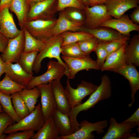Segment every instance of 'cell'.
Instances as JSON below:
<instances>
[{
	"instance_id": "7a4b0ae2",
	"label": "cell",
	"mask_w": 139,
	"mask_h": 139,
	"mask_svg": "<svg viewBox=\"0 0 139 139\" xmlns=\"http://www.w3.org/2000/svg\"><path fill=\"white\" fill-rule=\"evenodd\" d=\"M63 41V38L60 34L52 37L44 42L43 48L37 54L34 63L33 70L35 73H38L40 71L41 62L44 58H55L65 67L66 70V75L67 76L68 71V68L60 57Z\"/></svg>"
},
{
	"instance_id": "8992f818",
	"label": "cell",
	"mask_w": 139,
	"mask_h": 139,
	"mask_svg": "<svg viewBox=\"0 0 139 139\" xmlns=\"http://www.w3.org/2000/svg\"><path fill=\"white\" fill-rule=\"evenodd\" d=\"M66 83L65 89V93L71 108L81 103L82 100L93 93L98 86L91 83L82 80L81 83L77 85V88L74 89L71 86L68 78Z\"/></svg>"
},
{
	"instance_id": "44dd1931",
	"label": "cell",
	"mask_w": 139,
	"mask_h": 139,
	"mask_svg": "<svg viewBox=\"0 0 139 139\" xmlns=\"http://www.w3.org/2000/svg\"><path fill=\"white\" fill-rule=\"evenodd\" d=\"M81 31L90 33L98 41L106 42L125 37L114 29L106 27H99L94 29H89L82 26L80 31Z\"/></svg>"
},
{
	"instance_id": "603a6c76",
	"label": "cell",
	"mask_w": 139,
	"mask_h": 139,
	"mask_svg": "<svg viewBox=\"0 0 139 139\" xmlns=\"http://www.w3.org/2000/svg\"><path fill=\"white\" fill-rule=\"evenodd\" d=\"M52 117L60 137L70 135L74 132L69 116L62 113L57 109Z\"/></svg>"
},
{
	"instance_id": "ee69618b",
	"label": "cell",
	"mask_w": 139,
	"mask_h": 139,
	"mask_svg": "<svg viewBox=\"0 0 139 139\" xmlns=\"http://www.w3.org/2000/svg\"><path fill=\"white\" fill-rule=\"evenodd\" d=\"M131 20L135 23L139 24V6L135 8L130 15Z\"/></svg>"
},
{
	"instance_id": "1f68e13d",
	"label": "cell",
	"mask_w": 139,
	"mask_h": 139,
	"mask_svg": "<svg viewBox=\"0 0 139 139\" xmlns=\"http://www.w3.org/2000/svg\"><path fill=\"white\" fill-rule=\"evenodd\" d=\"M11 96L14 108L21 119L30 114L27 106L18 92L12 94Z\"/></svg>"
},
{
	"instance_id": "f546056e",
	"label": "cell",
	"mask_w": 139,
	"mask_h": 139,
	"mask_svg": "<svg viewBox=\"0 0 139 139\" xmlns=\"http://www.w3.org/2000/svg\"><path fill=\"white\" fill-rule=\"evenodd\" d=\"M23 30L25 36V43L23 52H29L38 51L39 52L44 46V42L38 40L32 36L26 28L24 27Z\"/></svg>"
},
{
	"instance_id": "484cf974",
	"label": "cell",
	"mask_w": 139,
	"mask_h": 139,
	"mask_svg": "<svg viewBox=\"0 0 139 139\" xmlns=\"http://www.w3.org/2000/svg\"><path fill=\"white\" fill-rule=\"evenodd\" d=\"M125 54L127 64L139 66V34L133 36L125 48Z\"/></svg>"
},
{
	"instance_id": "bcb514c9",
	"label": "cell",
	"mask_w": 139,
	"mask_h": 139,
	"mask_svg": "<svg viewBox=\"0 0 139 139\" xmlns=\"http://www.w3.org/2000/svg\"><path fill=\"white\" fill-rule=\"evenodd\" d=\"M108 0H89V6H92L98 5L105 4Z\"/></svg>"
},
{
	"instance_id": "277c9868",
	"label": "cell",
	"mask_w": 139,
	"mask_h": 139,
	"mask_svg": "<svg viewBox=\"0 0 139 139\" xmlns=\"http://www.w3.org/2000/svg\"><path fill=\"white\" fill-rule=\"evenodd\" d=\"M47 68L46 71L43 74L33 76L25 88L30 89L40 84L48 83L54 80H60L66 75L65 67L58 61L50 60L47 64Z\"/></svg>"
},
{
	"instance_id": "4fadbf2b",
	"label": "cell",
	"mask_w": 139,
	"mask_h": 139,
	"mask_svg": "<svg viewBox=\"0 0 139 139\" xmlns=\"http://www.w3.org/2000/svg\"><path fill=\"white\" fill-rule=\"evenodd\" d=\"M100 27H106L114 29L123 36L129 37L133 31H139V26L134 23L129 16L124 14L117 19H109L102 23Z\"/></svg>"
},
{
	"instance_id": "ba28073f",
	"label": "cell",
	"mask_w": 139,
	"mask_h": 139,
	"mask_svg": "<svg viewBox=\"0 0 139 139\" xmlns=\"http://www.w3.org/2000/svg\"><path fill=\"white\" fill-rule=\"evenodd\" d=\"M82 10L85 16V22L83 26L88 29L97 28L104 22L112 18L105 4L91 7L85 6Z\"/></svg>"
},
{
	"instance_id": "6da1fadb",
	"label": "cell",
	"mask_w": 139,
	"mask_h": 139,
	"mask_svg": "<svg viewBox=\"0 0 139 139\" xmlns=\"http://www.w3.org/2000/svg\"><path fill=\"white\" fill-rule=\"evenodd\" d=\"M101 79L100 85L86 101L71 108L69 116L73 126L76 127L79 125L77 117L79 112L94 107L100 101L107 99L111 96V84L109 77L105 75L102 77Z\"/></svg>"
},
{
	"instance_id": "3957f363",
	"label": "cell",
	"mask_w": 139,
	"mask_h": 139,
	"mask_svg": "<svg viewBox=\"0 0 139 139\" xmlns=\"http://www.w3.org/2000/svg\"><path fill=\"white\" fill-rule=\"evenodd\" d=\"M44 122L41 105L39 103L29 115L17 123L9 125L4 133L9 134L15 132L27 130L38 131L42 127Z\"/></svg>"
},
{
	"instance_id": "f5cc1de1",
	"label": "cell",
	"mask_w": 139,
	"mask_h": 139,
	"mask_svg": "<svg viewBox=\"0 0 139 139\" xmlns=\"http://www.w3.org/2000/svg\"><path fill=\"white\" fill-rule=\"evenodd\" d=\"M3 110L2 108V106L0 103V112H3Z\"/></svg>"
},
{
	"instance_id": "ac0fdd59",
	"label": "cell",
	"mask_w": 139,
	"mask_h": 139,
	"mask_svg": "<svg viewBox=\"0 0 139 139\" xmlns=\"http://www.w3.org/2000/svg\"><path fill=\"white\" fill-rule=\"evenodd\" d=\"M51 83L57 109L62 113L69 116L71 108L60 80H54Z\"/></svg>"
},
{
	"instance_id": "c3c4849f",
	"label": "cell",
	"mask_w": 139,
	"mask_h": 139,
	"mask_svg": "<svg viewBox=\"0 0 139 139\" xmlns=\"http://www.w3.org/2000/svg\"><path fill=\"white\" fill-rule=\"evenodd\" d=\"M139 137H137L135 133L128 134L126 135L124 139H139Z\"/></svg>"
},
{
	"instance_id": "7bdbcfd3",
	"label": "cell",
	"mask_w": 139,
	"mask_h": 139,
	"mask_svg": "<svg viewBox=\"0 0 139 139\" xmlns=\"http://www.w3.org/2000/svg\"><path fill=\"white\" fill-rule=\"evenodd\" d=\"M9 38L0 32V52L3 53L7 45Z\"/></svg>"
},
{
	"instance_id": "f1b7e54d",
	"label": "cell",
	"mask_w": 139,
	"mask_h": 139,
	"mask_svg": "<svg viewBox=\"0 0 139 139\" xmlns=\"http://www.w3.org/2000/svg\"><path fill=\"white\" fill-rule=\"evenodd\" d=\"M38 53V51L29 52L23 51L21 54L17 63L27 73L33 75L34 63Z\"/></svg>"
},
{
	"instance_id": "7402d4cb",
	"label": "cell",
	"mask_w": 139,
	"mask_h": 139,
	"mask_svg": "<svg viewBox=\"0 0 139 139\" xmlns=\"http://www.w3.org/2000/svg\"><path fill=\"white\" fill-rule=\"evenodd\" d=\"M83 25L74 22L68 18L62 12H59L58 18L53 28V36L68 31H80Z\"/></svg>"
},
{
	"instance_id": "60d3db41",
	"label": "cell",
	"mask_w": 139,
	"mask_h": 139,
	"mask_svg": "<svg viewBox=\"0 0 139 139\" xmlns=\"http://www.w3.org/2000/svg\"><path fill=\"white\" fill-rule=\"evenodd\" d=\"M34 131L33 130L16 131L11 133L7 136L6 139H29L33 135Z\"/></svg>"
},
{
	"instance_id": "74e56055",
	"label": "cell",
	"mask_w": 139,
	"mask_h": 139,
	"mask_svg": "<svg viewBox=\"0 0 139 139\" xmlns=\"http://www.w3.org/2000/svg\"><path fill=\"white\" fill-rule=\"evenodd\" d=\"M57 10L60 12L69 7H74L82 10L84 5L80 0H57Z\"/></svg>"
},
{
	"instance_id": "cb8c5ba5",
	"label": "cell",
	"mask_w": 139,
	"mask_h": 139,
	"mask_svg": "<svg viewBox=\"0 0 139 139\" xmlns=\"http://www.w3.org/2000/svg\"><path fill=\"white\" fill-rule=\"evenodd\" d=\"M30 8V3L29 0H12L9 9L16 15L21 29L23 28L27 22Z\"/></svg>"
},
{
	"instance_id": "f6af8a7d",
	"label": "cell",
	"mask_w": 139,
	"mask_h": 139,
	"mask_svg": "<svg viewBox=\"0 0 139 139\" xmlns=\"http://www.w3.org/2000/svg\"><path fill=\"white\" fill-rule=\"evenodd\" d=\"M12 0H1L0 2V11L3 9L10 7Z\"/></svg>"
},
{
	"instance_id": "e0dca14e",
	"label": "cell",
	"mask_w": 139,
	"mask_h": 139,
	"mask_svg": "<svg viewBox=\"0 0 139 139\" xmlns=\"http://www.w3.org/2000/svg\"><path fill=\"white\" fill-rule=\"evenodd\" d=\"M110 126L102 139H124L128 134L132 132L135 126L132 123H117L113 118H110Z\"/></svg>"
},
{
	"instance_id": "836d02e7",
	"label": "cell",
	"mask_w": 139,
	"mask_h": 139,
	"mask_svg": "<svg viewBox=\"0 0 139 139\" xmlns=\"http://www.w3.org/2000/svg\"><path fill=\"white\" fill-rule=\"evenodd\" d=\"M61 11L69 20L83 26L84 25L85 16L82 10L74 7H69Z\"/></svg>"
},
{
	"instance_id": "9c48e42d",
	"label": "cell",
	"mask_w": 139,
	"mask_h": 139,
	"mask_svg": "<svg viewBox=\"0 0 139 139\" xmlns=\"http://www.w3.org/2000/svg\"><path fill=\"white\" fill-rule=\"evenodd\" d=\"M81 126L78 131L70 135L60 137V139H93L95 135L92 133L96 131L97 134H101L104 132V129L108 126L106 120L95 123L90 122L86 120L82 121Z\"/></svg>"
},
{
	"instance_id": "8d00e7d4",
	"label": "cell",
	"mask_w": 139,
	"mask_h": 139,
	"mask_svg": "<svg viewBox=\"0 0 139 139\" xmlns=\"http://www.w3.org/2000/svg\"><path fill=\"white\" fill-rule=\"evenodd\" d=\"M129 38L126 37L107 42L106 48L108 53V56L112 53L120 49L124 45L127 44Z\"/></svg>"
},
{
	"instance_id": "83f0119b",
	"label": "cell",
	"mask_w": 139,
	"mask_h": 139,
	"mask_svg": "<svg viewBox=\"0 0 139 139\" xmlns=\"http://www.w3.org/2000/svg\"><path fill=\"white\" fill-rule=\"evenodd\" d=\"M25 88L13 81L6 74L3 79L0 81V92L7 95L19 92Z\"/></svg>"
},
{
	"instance_id": "52a82bcc",
	"label": "cell",
	"mask_w": 139,
	"mask_h": 139,
	"mask_svg": "<svg viewBox=\"0 0 139 139\" xmlns=\"http://www.w3.org/2000/svg\"><path fill=\"white\" fill-rule=\"evenodd\" d=\"M56 21L55 18L33 20L27 22L24 27L33 37L44 42L53 36V30Z\"/></svg>"
},
{
	"instance_id": "b9f144b4",
	"label": "cell",
	"mask_w": 139,
	"mask_h": 139,
	"mask_svg": "<svg viewBox=\"0 0 139 139\" xmlns=\"http://www.w3.org/2000/svg\"><path fill=\"white\" fill-rule=\"evenodd\" d=\"M130 122L133 124L135 126L139 125V108H138L135 112L129 118L122 122L126 123Z\"/></svg>"
},
{
	"instance_id": "ab89813d",
	"label": "cell",
	"mask_w": 139,
	"mask_h": 139,
	"mask_svg": "<svg viewBox=\"0 0 139 139\" xmlns=\"http://www.w3.org/2000/svg\"><path fill=\"white\" fill-rule=\"evenodd\" d=\"M12 118L3 111L0 112V135L4 133L5 130L10 125L15 123Z\"/></svg>"
},
{
	"instance_id": "db71d44e",
	"label": "cell",
	"mask_w": 139,
	"mask_h": 139,
	"mask_svg": "<svg viewBox=\"0 0 139 139\" xmlns=\"http://www.w3.org/2000/svg\"><path fill=\"white\" fill-rule=\"evenodd\" d=\"M1 0H0V2H1Z\"/></svg>"
},
{
	"instance_id": "7c38bea8",
	"label": "cell",
	"mask_w": 139,
	"mask_h": 139,
	"mask_svg": "<svg viewBox=\"0 0 139 139\" xmlns=\"http://www.w3.org/2000/svg\"><path fill=\"white\" fill-rule=\"evenodd\" d=\"M39 90L41 97L42 112L44 121L52 117L57 109L51 83L37 86Z\"/></svg>"
},
{
	"instance_id": "30bf717a",
	"label": "cell",
	"mask_w": 139,
	"mask_h": 139,
	"mask_svg": "<svg viewBox=\"0 0 139 139\" xmlns=\"http://www.w3.org/2000/svg\"><path fill=\"white\" fill-rule=\"evenodd\" d=\"M61 57L68 68V71L67 77L69 79L74 78L77 73L82 70L100 69L96 61L93 60L90 55L80 58H70L63 55Z\"/></svg>"
},
{
	"instance_id": "4dcf8cb0",
	"label": "cell",
	"mask_w": 139,
	"mask_h": 139,
	"mask_svg": "<svg viewBox=\"0 0 139 139\" xmlns=\"http://www.w3.org/2000/svg\"><path fill=\"white\" fill-rule=\"evenodd\" d=\"M63 39L62 46L77 42L93 37L90 33L83 31H68L61 34Z\"/></svg>"
},
{
	"instance_id": "8fae6325",
	"label": "cell",
	"mask_w": 139,
	"mask_h": 139,
	"mask_svg": "<svg viewBox=\"0 0 139 139\" xmlns=\"http://www.w3.org/2000/svg\"><path fill=\"white\" fill-rule=\"evenodd\" d=\"M25 43V36L23 29H21L16 37L9 39L4 52L0 56L5 63H17L21 53L23 51Z\"/></svg>"
},
{
	"instance_id": "9a60e30c",
	"label": "cell",
	"mask_w": 139,
	"mask_h": 139,
	"mask_svg": "<svg viewBox=\"0 0 139 139\" xmlns=\"http://www.w3.org/2000/svg\"><path fill=\"white\" fill-rule=\"evenodd\" d=\"M113 72L122 75L128 81L131 91L132 101L128 106L131 107L135 101V95L139 89V73L136 66L132 64H127L123 68Z\"/></svg>"
},
{
	"instance_id": "7dc6e473",
	"label": "cell",
	"mask_w": 139,
	"mask_h": 139,
	"mask_svg": "<svg viewBox=\"0 0 139 139\" xmlns=\"http://www.w3.org/2000/svg\"><path fill=\"white\" fill-rule=\"evenodd\" d=\"M5 73V62H3L0 56V79L2 75Z\"/></svg>"
},
{
	"instance_id": "11a10c76",
	"label": "cell",
	"mask_w": 139,
	"mask_h": 139,
	"mask_svg": "<svg viewBox=\"0 0 139 139\" xmlns=\"http://www.w3.org/2000/svg\"></svg>"
},
{
	"instance_id": "f907efd6",
	"label": "cell",
	"mask_w": 139,
	"mask_h": 139,
	"mask_svg": "<svg viewBox=\"0 0 139 139\" xmlns=\"http://www.w3.org/2000/svg\"><path fill=\"white\" fill-rule=\"evenodd\" d=\"M45 0H29V1L30 3H37Z\"/></svg>"
},
{
	"instance_id": "4316f807",
	"label": "cell",
	"mask_w": 139,
	"mask_h": 139,
	"mask_svg": "<svg viewBox=\"0 0 139 139\" xmlns=\"http://www.w3.org/2000/svg\"><path fill=\"white\" fill-rule=\"evenodd\" d=\"M18 92L25 103L30 113H31L34 109L38 99L40 96L39 90L37 87L30 89L25 88Z\"/></svg>"
},
{
	"instance_id": "5bb4252c",
	"label": "cell",
	"mask_w": 139,
	"mask_h": 139,
	"mask_svg": "<svg viewBox=\"0 0 139 139\" xmlns=\"http://www.w3.org/2000/svg\"><path fill=\"white\" fill-rule=\"evenodd\" d=\"M139 3V0H108L105 4L109 15L117 19L129 10L138 6Z\"/></svg>"
},
{
	"instance_id": "2e32d148",
	"label": "cell",
	"mask_w": 139,
	"mask_h": 139,
	"mask_svg": "<svg viewBox=\"0 0 139 139\" xmlns=\"http://www.w3.org/2000/svg\"><path fill=\"white\" fill-rule=\"evenodd\" d=\"M20 31L16 27L9 8H5L0 11L1 32L9 39H12L17 36Z\"/></svg>"
},
{
	"instance_id": "681fc988",
	"label": "cell",
	"mask_w": 139,
	"mask_h": 139,
	"mask_svg": "<svg viewBox=\"0 0 139 139\" xmlns=\"http://www.w3.org/2000/svg\"><path fill=\"white\" fill-rule=\"evenodd\" d=\"M83 3L85 6H89V0H80Z\"/></svg>"
},
{
	"instance_id": "f35d334b",
	"label": "cell",
	"mask_w": 139,
	"mask_h": 139,
	"mask_svg": "<svg viewBox=\"0 0 139 139\" xmlns=\"http://www.w3.org/2000/svg\"><path fill=\"white\" fill-rule=\"evenodd\" d=\"M98 41V44L94 51L97 56V59L96 61L97 63L100 68L107 57L108 53L106 48L107 42Z\"/></svg>"
},
{
	"instance_id": "d590c367",
	"label": "cell",
	"mask_w": 139,
	"mask_h": 139,
	"mask_svg": "<svg viewBox=\"0 0 139 139\" xmlns=\"http://www.w3.org/2000/svg\"><path fill=\"white\" fill-rule=\"evenodd\" d=\"M81 51L87 55L94 51L99 43L94 37L86 39L77 42Z\"/></svg>"
},
{
	"instance_id": "5b68a950",
	"label": "cell",
	"mask_w": 139,
	"mask_h": 139,
	"mask_svg": "<svg viewBox=\"0 0 139 139\" xmlns=\"http://www.w3.org/2000/svg\"><path fill=\"white\" fill-rule=\"evenodd\" d=\"M57 0H46L30 3V8L28 14L27 22L39 20L54 19L56 13Z\"/></svg>"
},
{
	"instance_id": "d6a6232c",
	"label": "cell",
	"mask_w": 139,
	"mask_h": 139,
	"mask_svg": "<svg viewBox=\"0 0 139 139\" xmlns=\"http://www.w3.org/2000/svg\"><path fill=\"white\" fill-rule=\"evenodd\" d=\"M0 103L3 111L8 114L14 121L18 122L21 119L14 108L11 95L5 94L0 92Z\"/></svg>"
},
{
	"instance_id": "ffe728a7",
	"label": "cell",
	"mask_w": 139,
	"mask_h": 139,
	"mask_svg": "<svg viewBox=\"0 0 139 139\" xmlns=\"http://www.w3.org/2000/svg\"><path fill=\"white\" fill-rule=\"evenodd\" d=\"M127 44L107 56L104 63L100 67L101 71H109L113 72L123 68L127 64L125 50Z\"/></svg>"
},
{
	"instance_id": "d6986e66",
	"label": "cell",
	"mask_w": 139,
	"mask_h": 139,
	"mask_svg": "<svg viewBox=\"0 0 139 139\" xmlns=\"http://www.w3.org/2000/svg\"><path fill=\"white\" fill-rule=\"evenodd\" d=\"M5 72L13 81L25 87L33 76L24 71L18 63L5 62Z\"/></svg>"
},
{
	"instance_id": "816d5d0a",
	"label": "cell",
	"mask_w": 139,
	"mask_h": 139,
	"mask_svg": "<svg viewBox=\"0 0 139 139\" xmlns=\"http://www.w3.org/2000/svg\"><path fill=\"white\" fill-rule=\"evenodd\" d=\"M7 136L4 133L0 135V139H6Z\"/></svg>"
},
{
	"instance_id": "e575fe53",
	"label": "cell",
	"mask_w": 139,
	"mask_h": 139,
	"mask_svg": "<svg viewBox=\"0 0 139 139\" xmlns=\"http://www.w3.org/2000/svg\"><path fill=\"white\" fill-rule=\"evenodd\" d=\"M61 53L63 56L70 58L83 57L89 56L81 51L77 42L62 46Z\"/></svg>"
},
{
	"instance_id": "d4e9b609",
	"label": "cell",
	"mask_w": 139,
	"mask_h": 139,
	"mask_svg": "<svg viewBox=\"0 0 139 139\" xmlns=\"http://www.w3.org/2000/svg\"><path fill=\"white\" fill-rule=\"evenodd\" d=\"M31 139H60L52 117L44 122L41 128L34 134Z\"/></svg>"
}]
</instances>
